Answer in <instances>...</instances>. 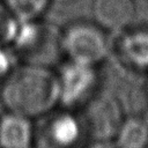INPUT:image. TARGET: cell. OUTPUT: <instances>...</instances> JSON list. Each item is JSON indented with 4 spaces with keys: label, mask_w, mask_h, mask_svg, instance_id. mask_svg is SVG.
<instances>
[{
    "label": "cell",
    "mask_w": 148,
    "mask_h": 148,
    "mask_svg": "<svg viewBox=\"0 0 148 148\" xmlns=\"http://www.w3.org/2000/svg\"><path fill=\"white\" fill-rule=\"evenodd\" d=\"M59 103L66 108L82 105L95 92L98 74L96 66L68 60L57 74Z\"/></svg>",
    "instance_id": "5b68a950"
},
{
    "label": "cell",
    "mask_w": 148,
    "mask_h": 148,
    "mask_svg": "<svg viewBox=\"0 0 148 148\" xmlns=\"http://www.w3.org/2000/svg\"><path fill=\"white\" fill-rule=\"evenodd\" d=\"M16 57L8 46H0V83L16 67Z\"/></svg>",
    "instance_id": "4fadbf2b"
},
{
    "label": "cell",
    "mask_w": 148,
    "mask_h": 148,
    "mask_svg": "<svg viewBox=\"0 0 148 148\" xmlns=\"http://www.w3.org/2000/svg\"><path fill=\"white\" fill-rule=\"evenodd\" d=\"M56 2H59V3H68V2H73L75 0H53Z\"/></svg>",
    "instance_id": "2e32d148"
},
{
    "label": "cell",
    "mask_w": 148,
    "mask_h": 148,
    "mask_svg": "<svg viewBox=\"0 0 148 148\" xmlns=\"http://www.w3.org/2000/svg\"><path fill=\"white\" fill-rule=\"evenodd\" d=\"M86 134L80 117L68 111L53 113L42 127L43 148H75Z\"/></svg>",
    "instance_id": "8992f818"
},
{
    "label": "cell",
    "mask_w": 148,
    "mask_h": 148,
    "mask_svg": "<svg viewBox=\"0 0 148 148\" xmlns=\"http://www.w3.org/2000/svg\"><path fill=\"white\" fill-rule=\"evenodd\" d=\"M91 10L95 22L109 30L126 29L136 16L133 0H94Z\"/></svg>",
    "instance_id": "52a82bcc"
},
{
    "label": "cell",
    "mask_w": 148,
    "mask_h": 148,
    "mask_svg": "<svg viewBox=\"0 0 148 148\" xmlns=\"http://www.w3.org/2000/svg\"><path fill=\"white\" fill-rule=\"evenodd\" d=\"M10 14L20 21L38 20L51 0H1Z\"/></svg>",
    "instance_id": "8fae6325"
},
{
    "label": "cell",
    "mask_w": 148,
    "mask_h": 148,
    "mask_svg": "<svg viewBox=\"0 0 148 148\" xmlns=\"http://www.w3.org/2000/svg\"><path fill=\"white\" fill-rule=\"evenodd\" d=\"M16 25L17 20L10 14L2 1H0V46H9Z\"/></svg>",
    "instance_id": "7c38bea8"
},
{
    "label": "cell",
    "mask_w": 148,
    "mask_h": 148,
    "mask_svg": "<svg viewBox=\"0 0 148 148\" xmlns=\"http://www.w3.org/2000/svg\"><path fill=\"white\" fill-rule=\"evenodd\" d=\"M23 64L49 67L62 54L61 31L38 20L20 21L8 46Z\"/></svg>",
    "instance_id": "7a4b0ae2"
},
{
    "label": "cell",
    "mask_w": 148,
    "mask_h": 148,
    "mask_svg": "<svg viewBox=\"0 0 148 148\" xmlns=\"http://www.w3.org/2000/svg\"><path fill=\"white\" fill-rule=\"evenodd\" d=\"M118 148H148V123L145 119L125 118L114 135Z\"/></svg>",
    "instance_id": "30bf717a"
},
{
    "label": "cell",
    "mask_w": 148,
    "mask_h": 148,
    "mask_svg": "<svg viewBox=\"0 0 148 148\" xmlns=\"http://www.w3.org/2000/svg\"><path fill=\"white\" fill-rule=\"evenodd\" d=\"M34 139L30 118L9 112L0 118V148H31Z\"/></svg>",
    "instance_id": "9c48e42d"
},
{
    "label": "cell",
    "mask_w": 148,
    "mask_h": 148,
    "mask_svg": "<svg viewBox=\"0 0 148 148\" xmlns=\"http://www.w3.org/2000/svg\"><path fill=\"white\" fill-rule=\"evenodd\" d=\"M0 102L9 113L30 119L45 116L59 103L57 74L44 66H16L0 83Z\"/></svg>",
    "instance_id": "6da1fadb"
},
{
    "label": "cell",
    "mask_w": 148,
    "mask_h": 148,
    "mask_svg": "<svg viewBox=\"0 0 148 148\" xmlns=\"http://www.w3.org/2000/svg\"><path fill=\"white\" fill-rule=\"evenodd\" d=\"M79 117L84 133L94 140H111L125 119L119 101L110 94H94L82 104Z\"/></svg>",
    "instance_id": "277c9868"
},
{
    "label": "cell",
    "mask_w": 148,
    "mask_h": 148,
    "mask_svg": "<svg viewBox=\"0 0 148 148\" xmlns=\"http://www.w3.org/2000/svg\"><path fill=\"white\" fill-rule=\"evenodd\" d=\"M87 148H118L116 143L110 142V140H95Z\"/></svg>",
    "instance_id": "9a60e30c"
},
{
    "label": "cell",
    "mask_w": 148,
    "mask_h": 148,
    "mask_svg": "<svg viewBox=\"0 0 148 148\" xmlns=\"http://www.w3.org/2000/svg\"><path fill=\"white\" fill-rule=\"evenodd\" d=\"M136 9V15L148 20V0H133Z\"/></svg>",
    "instance_id": "5bb4252c"
},
{
    "label": "cell",
    "mask_w": 148,
    "mask_h": 148,
    "mask_svg": "<svg viewBox=\"0 0 148 148\" xmlns=\"http://www.w3.org/2000/svg\"><path fill=\"white\" fill-rule=\"evenodd\" d=\"M61 50L68 60L97 66L109 54V43L97 23L76 22L61 31Z\"/></svg>",
    "instance_id": "3957f363"
},
{
    "label": "cell",
    "mask_w": 148,
    "mask_h": 148,
    "mask_svg": "<svg viewBox=\"0 0 148 148\" xmlns=\"http://www.w3.org/2000/svg\"><path fill=\"white\" fill-rule=\"evenodd\" d=\"M118 52L127 66L148 71V28H126L119 38Z\"/></svg>",
    "instance_id": "ba28073f"
}]
</instances>
